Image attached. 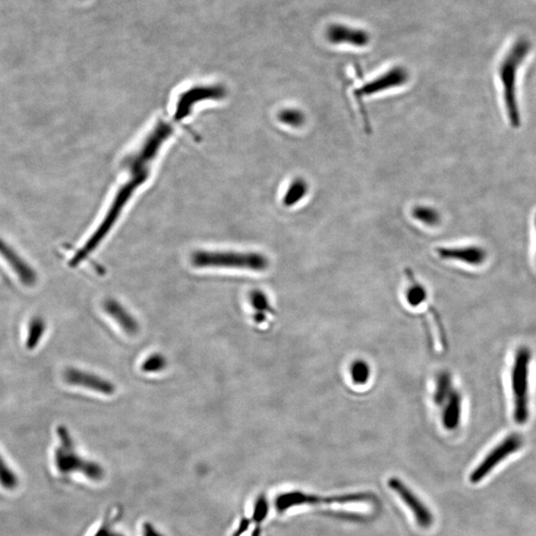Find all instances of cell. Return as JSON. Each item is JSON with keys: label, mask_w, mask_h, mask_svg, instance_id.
<instances>
[{"label": "cell", "mask_w": 536, "mask_h": 536, "mask_svg": "<svg viewBox=\"0 0 536 536\" xmlns=\"http://www.w3.org/2000/svg\"><path fill=\"white\" fill-rule=\"evenodd\" d=\"M350 373L355 385H365L371 376V367L365 360H355L351 366Z\"/></svg>", "instance_id": "cell-20"}, {"label": "cell", "mask_w": 536, "mask_h": 536, "mask_svg": "<svg viewBox=\"0 0 536 536\" xmlns=\"http://www.w3.org/2000/svg\"><path fill=\"white\" fill-rule=\"evenodd\" d=\"M437 254L442 259L455 261L469 264V266H482L487 259L486 250L476 245L467 247H438Z\"/></svg>", "instance_id": "cell-12"}, {"label": "cell", "mask_w": 536, "mask_h": 536, "mask_svg": "<svg viewBox=\"0 0 536 536\" xmlns=\"http://www.w3.org/2000/svg\"><path fill=\"white\" fill-rule=\"evenodd\" d=\"M112 533H109V530H107V526H102V528H100V530L98 531L97 533H95V536H111Z\"/></svg>", "instance_id": "cell-29"}, {"label": "cell", "mask_w": 536, "mask_h": 536, "mask_svg": "<svg viewBox=\"0 0 536 536\" xmlns=\"http://www.w3.org/2000/svg\"><path fill=\"white\" fill-rule=\"evenodd\" d=\"M530 48L531 44L528 39L517 40L503 60L498 71L504 93L505 111L512 128H519L521 123L516 97L517 72L530 53Z\"/></svg>", "instance_id": "cell-1"}, {"label": "cell", "mask_w": 536, "mask_h": 536, "mask_svg": "<svg viewBox=\"0 0 536 536\" xmlns=\"http://www.w3.org/2000/svg\"><path fill=\"white\" fill-rule=\"evenodd\" d=\"M309 191V185L303 178H295L293 181L289 184L284 196H283L282 204L284 207L290 208L297 205L301 200H303L307 195Z\"/></svg>", "instance_id": "cell-16"}, {"label": "cell", "mask_w": 536, "mask_h": 536, "mask_svg": "<svg viewBox=\"0 0 536 536\" xmlns=\"http://www.w3.org/2000/svg\"><path fill=\"white\" fill-rule=\"evenodd\" d=\"M144 536H164L154 526H152L151 523H145L144 526V530H142Z\"/></svg>", "instance_id": "cell-27"}, {"label": "cell", "mask_w": 536, "mask_h": 536, "mask_svg": "<svg viewBox=\"0 0 536 536\" xmlns=\"http://www.w3.org/2000/svg\"><path fill=\"white\" fill-rule=\"evenodd\" d=\"M444 404L445 409L442 415L444 427L448 430L456 429L460 423L462 414V399L458 392L453 390Z\"/></svg>", "instance_id": "cell-15"}, {"label": "cell", "mask_w": 536, "mask_h": 536, "mask_svg": "<svg viewBox=\"0 0 536 536\" xmlns=\"http://www.w3.org/2000/svg\"><path fill=\"white\" fill-rule=\"evenodd\" d=\"M412 216L418 221L427 226H437L439 224L441 217L438 210L428 206H418L412 210Z\"/></svg>", "instance_id": "cell-18"}, {"label": "cell", "mask_w": 536, "mask_h": 536, "mask_svg": "<svg viewBox=\"0 0 536 536\" xmlns=\"http://www.w3.org/2000/svg\"><path fill=\"white\" fill-rule=\"evenodd\" d=\"M166 365H167V360L164 355L160 353H154L144 360L141 367L145 373H158L165 369Z\"/></svg>", "instance_id": "cell-24"}, {"label": "cell", "mask_w": 536, "mask_h": 536, "mask_svg": "<svg viewBox=\"0 0 536 536\" xmlns=\"http://www.w3.org/2000/svg\"><path fill=\"white\" fill-rule=\"evenodd\" d=\"M45 330L46 323L42 318L34 317L30 321L26 342H25V347L27 350L32 351L37 348L40 341L42 340V337L45 334Z\"/></svg>", "instance_id": "cell-17"}, {"label": "cell", "mask_w": 536, "mask_h": 536, "mask_svg": "<svg viewBox=\"0 0 536 536\" xmlns=\"http://www.w3.org/2000/svg\"><path fill=\"white\" fill-rule=\"evenodd\" d=\"M523 446V439L521 436L516 434H512L507 436V438L498 444L493 451L484 459L483 462L481 463L476 469L473 471L471 476H470V481L473 484H477L484 479V477L488 476L489 474L500 462L509 457L512 454L516 453Z\"/></svg>", "instance_id": "cell-6"}, {"label": "cell", "mask_w": 536, "mask_h": 536, "mask_svg": "<svg viewBox=\"0 0 536 536\" xmlns=\"http://www.w3.org/2000/svg\"><path fill=\"white\" fill-rule=\"evenodd\" d=\"M278 119L283 125L290 128H298L305 123V116L303 112L296 109H286L280 112Z\"/></svg>", "instance_id": "cell-19"}, {"label": "cell", "mask_w": 536, "mask_h": 536, "mask_svg": "<svg viewBox=\"0 0 536 536\" xmlns=\"http://www.w3.org/2000/svg\"><path fill=\"white\" fill-rule=\"evenodd\" d=\"M388 486L411 507L419 526H422V528H428V526H431L433 517L429 510L419 500V498L407 488L406 484L397 477H390V481H388Z\"/></svg>", "instance_id": "cell-9"}, {"label": "cell", "mask_w": 536, "mask_h": 536, "mask_svg": "<svg viewBox=\"0 0 536 536\" xmlns=\"http://www.w3.org/2000/svg\"><path fill=\"white\" fill-rule=\"evenodd\" d=\"M104 309L107 314L116 321V324L126 334H137L138 329H139L137 321L119 302L114 300V299H107L105 301Z\"/></svg>", "instance_id": "cell-14"}, {"label": "cell", "mask_w": 536, "mask_h": 536, "mask_svg": "<svg viewBox=\"0 0 536 536\" xmlns=\"http://www.w3.org/2000/svg\"><path fill=\"white\" fill-rule=\"evenodd\" d=\"M0 256L7 262L24 286H34L37 273L17 252L0 238Z\"/></svg>", "instance_id": "cell-10"}, {"label": "cell", "mask_w": 536, "mask_h": 536, "mask_svg": "<svg viewBox=\"0 0 536 536\" xmlns=\"http://www.w3.org/2000/svg\"><path fill=\"white\" fill-rule=\"evenodd\" d=\"M65 381L72 385L81 386L93 392L102 393L105 395H114L116 392L114 383L97 374L86 373L78 369H67L64 373Z\"/></svg>", "instance_id": "cell-8"}, {"label": "cell", "mask_w": 536, "mask_h": 536, "mask_svg": "<svg viewBox=\"0 0 536 536\" xmlns=\"http://www.w3.org/2000/svg\"><path fill=\"white\" fill-rule=\"evenodd\" d=\"M530 349H519L510 372L514 418L519 424H524L530 418V374L531 365Z\"/></svg>", "instance_id": "cell-3"}, {"label": "cell", "mask_w": 536, "mask_h": 536, "mask_svg": "<svg viewBox=\"0 0 536 536\" xmlns=\"http://www.w3.org/2000/svg\"><path fill=\"white\" fill-rule=\"evenodd\" d=\"M197 268H229L242 270L264 271L269 261L266 255L259 252H207L199 250L191 256Z\"/></svg>", "instance_id": "cell-2"}, {"label": "cell", "mask_w": 536, "mask_h": 536, "mask_svg": "<svg viewBox=\"0 0 536 536\" xmlns=\"http://www.w3.org/2000/svg\"><path fill=\"white\" fill-rule=\"evenodd\" d=\"M426 300V290L419 283L413 282L407 287L406 301L411 307H418Z\"/></svg>", "instance_id": "cell-23"}, {"label": "cell", "mask_w": 536, "mask_h": 536, "mask_svg": "<svg viewBox=\"0 0 536 536\" xmlns=\"http://www.w3.org/2000/svg\"><path fill=\"white\" fill-rule=\"evenodd\" d=\"M369 493H351V495L335 496V497H317V496L307 495L301 491H292V493H283L276 498V507L280 512L302 505H319V504H347V503L366 502L372 500Z\"/></svg>", "instance_id": "cell-5"}, {"label": "cell", "mask_w": 536, "mask_h": 536, "mask_svg": "<svg viewBox=\"0 0 536 536\" xmlns=\"http://www.w3.org/2000/svg\"><path fill=\"white\" fill-rule=\"evenodd\" d=\"M268 504L266 498L261 496L259 500H256V504L254 507V521L255 523H261L266 516H268Z\"/></svg>", "instance_id": "cell-26"}, {"label": "cell", "mask_w": 536, "mask_h": 536, "mask_svg": "<svg viewBox=\"0 0 536 536\" xmlns=\"http://www.w3.org/2000/svg\"><path fill=\"white\" fill-rule=\"evenodd\" d=\"M328 41L333 44H347L355 47H365L369 44L371 37L362 29H357L343 24H333L326 31Z\"/></svg>", "instance_id": "cell-11"}, {"label": "cell", "mask_w": 536, "mask_h": 536, "mask_svg": "<svg viewBox=\"0 0 536 536\" xmlns=\"http://www.w3.org/2000/svg\"><path fill=\"white\" fill-rule=\"evenodd\" d=\"M452 390L451 378L448 374H443L439 378L438 385H437L436 393H435V402L438 404H444V402L448 399Z\"/></svg>", "instance_id": "cell-22"}, {"label": "cell", "mask_w": 536, "mask_h": 536, "mask_svg": "<svg viewBox=\"0 0 536 536\" xmlns=\"http://www.w3.org/2000/svg\"><path fill=\"white\" fill-rule=\"evenodd\" d=\"M250 302H252V307L256 310V312H273V309L270 307V304L268 297L266 294L261 291H254L250 294Z\"/></svg>", "instance_id": "cell-25"}, {"label": "cell", "mask_w": 536, "mask_h": 536, "mask_svg": "<svg viewBox=\"0 0 536 536\" xmlns=\"http://www.w3.org/2000/svg\"><path fill=\"white\" fill-rule=\"evenodd\" d=\"M0 484L6 490H14L18 486L17 476L7 466L1 455H0Z\"/></svg>", "instance_id": "cell-21"}, {"label": "cell", "mask_w": 536, "mask_h": 536, "mask_svg": "<svg viewBox=\"0 0 536 536\" xmlns=\"http://www.w3.org/2000/svg\"><path fill=\"white\" fill-rule=\"evenodd\" d=\"M407 81H408V72L406 71V68L397 66L357 89L355 91V95L358 98L372 97L376 93L404 86Z\"/></svg>", "instance_id": "cell-7"}, {"label": "cell", "mask_w": 536, "mask_h": 536, "mask_svg": "<svg viewBox=\"0 0 536 536\" xmlns=\"http://www.w3.org/2000/svg\"><path fill=\"white\" fill-rule=\"evenodd\" d=\"M224 95V90L220 88H213V86H203V88H195L193 90L188 91V93L183 95L180 100H178L176 105V118L182 119L187 118V114L191 111V107L194 105L198 104L201 100L205 98H217Z\"/></svg>", "instance_id": "cell-13"}, {"label": "cell", "mask_w": 536, "mask_h": 536, "mask_svg": "<svg viewBox=\"0 0 536 536\" xmlns=\"http://www.w3.org/2000/svg\"><path fill=\"white\" fill-rule=\"evenodd\" d=\"M250 524V519H243L242 521H240V526H238V530H236V533L233 536H240L243 535V533H245L247 530H249Z\"/></svg>", "instance_id": "cell-28"}, {"label": "cell", "mask_w": 536, "mask_h": 536, "mask_svg": "<svg viewBox=\"0 0 536 536\" xmlns=\"http://www.w3.org/2000/svg\"><path fill=\"white\" fill-rule=\"evenodd\" d=\"M535 231H536V214H535Z\"/></svg>", "instance_id": "cell-30"}, {"label": "cell", "mask_w": 536, "mask_h": 536, "mask_svg": "<svg viewBox=\"0 0 536 536\" xmlns=\"http://www.w3.org/2000/svg\"><path fill=\"white\" fill-rule=\"evenodd\" d=\"M57 434L61 441L60 446L55 452V464L58 471L62 474L79 472L95 481L102 479L105 472L102 466L85 460L75 451L74 443L67 428L59 426L57 428Z\"/></svg>", "instance_id": "cell-4"}, {"label": "cell", "mask_w": 536, "mask_h": 536, "mask_svg": "<svg viewBox=\"0 0 536 536\" xmlns=\"http://www.w3.org/2000/svg\"><path fill=\"white\" fill-rule=\"evenodd\" d=\"M111 536H123V535H112Z\"/></svg>", "instance_id": "cell-31"}]
</instances>
